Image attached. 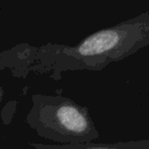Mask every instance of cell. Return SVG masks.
<instances>
[{
    "label": "cell",
    "mask_w": 149,
    "mask_h": 149,
    "mask_svg": "<svg viewBox=\"0 0 149 149\" xmlns=\"http://www.w3.org/2000/svg\"><path fill=\"white\" fill-rule=\"evenodd\" d=\"M32 116L38 133L58 144L91 143L99 138L89 109L65 96H37Z\"/></svg>",
    "instance_id": "obj_2"
},
{
    "label": "cell",
    "mask_w": 149,
    "mask_h": 149,
    "mask_svg": "<svg viewBox=\"0 0 149 149\" xmlns=\"http://www.w3.org/2000/svg\"><path fill=\"white\" fill-rule=\"evenodd\" d=\"M37 149H149V139L118 141L114 143H81V144H35Z\"/></svg>",
    "instance_id": "obj_3"
},
{
    "label": "cell",
    "mask_w": 149,
    "mask_h": 149,
    "mask_svg": "<svg viewBox=\"0 0 149 149\" xmlns=\"http://www.w3.org/2000/svg\"><path fill=\"white\" fill-rule=\"evenodd\" d=\"M149 45V11L90 34L77 45L52 44L49 68L56 80L65 72L101 70Z\"/></svg>",
    "instance_id": "obj_1"
}]
</instances>
